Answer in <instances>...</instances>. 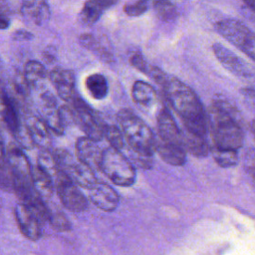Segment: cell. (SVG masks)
<instances>
[{
  "mask_svg": "<svg viewBox=\"0 0 255 255\" xmlns=\"http://www.w3.org/2000/svg\"><path fill=\"white\" fill-rule=\"evenodd\" d=\"M159 86L171 108L179 116L183 128L191 133L205 136L207 118L196 94L184 83L168 75Z\"/></svg>",
  "mask_w": 255,
  "mask_h": 255,
  "instance_id": "cell-1",
  "label": "cell"
},
{
  "mask_svg": "<svg viewBox=\"0 0 255 255\" xmlns=\"http://www.w3.org/2000/svg\"><path fill=\"white\" fill-rule=\"evenodd\" d=\"M213 147L237 151L243 144V129L238 111L223 100H216L208 111Z\"/></svg>",
  "mask_w": 255,
  "mask_h": 255,
  "instance_id": "cell-2",
  "label": "cell"
},
{
  "mask_svg": "<svg viewBox=\"0 0 255 255\" xmlns=\"http://www.w3.org/2000/svg\"><path fill=\"white\" fill-rule=\"evenodd\" d=\"M119 128L131 150L138 156L151 157L154 152L155 136L149 127L132 111L121 110L117 115Z\"/></svg>",
  "mask_w": 255,
  "mask_h": 255,
  "instance_id": "cell-3",
  "label": "cell"
},
{
  "mask_svg": "<svg viewBox=\"0 0 255 255\" xmlns=\"http://www.w3.org/2000/svg\"><path fill=\"white\" fill-rule=\"evenodd\" d=\"M6 160L12 173L13 192L20 199V203L25 204L37 193L32 182V165L25 153L17 147L9 149Z\"/></svg>",
  "mask_w": 255,
  "mask_h": 255,
  "instance_id": "cell-4",
  "label": "cell"
},
{
  "mask_svg": "<svg viewBox=\"0 0 255 255\" xmlns=\"http://www.w3.org/2000/svg\"><path fill=\"white\" fill-rule=\"evenodd\" d=\"M100 170L111 181L120 186L132 185L136 177L131 162L121 151L111 146L103 149Z\"/></svg>",
  "mask_w": 255,
  "mask_h": 255,
  "instance_id": "cell-5",
  "label": "cell"
},
{
  "mask_svg": "<svg viewBox=\"0 0 255 255\" xmlns=\"http://www.w3.org/2000/svg\"><path fill=\"white\" fill-rule=\"evenodd\" d=\"M52 153L59 170L77 186L89 190L98 182L95 171L76 159L68 150L58 148Z\"/></svg>",
  "mask_w": 255,
  "mask_h": 255,
  "instance_id": "cell-6",
  "label": "cell"
},
{
  "mask_svg": "<svg viewBox=\"0 0 255 255\" xmlns=\"http://www.w3.org/2000/svg\"><path fill=\"white\" fill-rule=\"evenodd\" d=\"M216 31L255 62V33L242 22L228 18L215 24Z\"/></svg>",
  "mask_w": 255,
  "mask_h": 255,
  "instance_id": "cell-7",
  "label": "cell"
},
{
  "mask_svg": "<svg viewBox=\"0 0 255 255\" xmlns=\"http://www.w3.org/2000/svg\"><path fill=\"white\" fill-rule=\"evenodd\" d=\"M69 104L74 114L75 125L83 130L87 137L96 141L101 140L104 137L106 124L100 116L78 96Z\"/></svg>",
  "mask_w": 255,
  "mask_h": 255,
  "instance_id": "cell-8",
  "label": "cell"
},
{
  "mask_svg": "<svg viewBox=\"0 0 255 255\" xmlns=\"http://www.w3.org/2000/svg\"><path fill=\"white\" fill-rule=\"evenodd\" d=\"M54 184L61 203L68 210L73 212H81L87 209V197L64 173L60 172L58 177L55 179Z\"/></svg>",
  "mask_w": 255,
  "mask_h": 255,
  "instance_id": "cell-9",
  "label": "cell"
},
{
  "mask_svg": "<svg viewBox=\"0 0 255 255\" xmlns=\"http://www.w3.org/2000/svg\"><path fill=\"white\" fill-rule=\"evenodd\" d=\"M157 136L155 139L167 143L182 145L181 130L176 125L174 119L172 118L169 110L167 108H162L157 115Z\"/></svg>",
  "mask_w": 255,
  "mask_h": 255,
  "instance_id": "cell-10",
  "label": "cell"
},
{
  "mask_svg": "<svg viewBox=\"0 0 255 255\" xmlns=\"http://www.w3.org/2000/svg\"><path fill=\"white\" fill-rule=\"evenodd\" d=\"M49 79L62 100L71 103L77 97L75 75L71 70L56 67L50 72Z\"/></svg>",
  "mask_w": 255,
  "mask_h": 255,
  "instance_id": "cell-11",
  "label": "cell"
},
{
  "mask_svg": "<svg viewBox=\"0 0 255 255\" xmlns=\"http://www.w3.org/2000/svg\"><path fill=\"white\" fill-rule=\"evenodd\" d=\"M87 136L79 137L75 144L77 159L91 168L92 170H100L103 149L97 143Z\"/></svg>",
  "mask_w": 255,
  "mask_h": 255,
  "instance_id": "cell-12",
  "label": "cell"
},
{
  "mask_svg": "<svg viewBox=\"0 0 255 255\" xmlns=\"http://www.w3.org/2000/svg\"><path fill=\"white\" fill-rule=\"evenodd\" d=\"M89 199L98 208L110 212L117 208L120 197L111 185L98 181L89 189Z\"/></svg>",
  "mask_w": 255,
  "mask_h": 255,
  "instance_id": "cell-13",
  "label": "cell"
},
{
  "mask_svg": "<svg viewBox=\"0 0 255 255\" xmlns=\"http://www.w3.org/2000/svg\"><path fill=\"white\" fill-rule=\"evenodd\" d=\"M14 215L22 234L30 240L41 237L40 221L36 215L24 204L18 203L14 208Z\"/></svg>",
  "mask_w": 255,
  "mask_h": 255,
  "instance_id": "cell-14",
  "label": "cell"
},
{
  "mask_svg": "<svg viewBox=\"0 0 255 255\" xmlns=\"http://www.w3.org/2000/svg\"><path fill=\"white\" fill-rule=\"evenodd\" d=\"M24 123L33 145L38 146L41 150H49L52 144V137L41 117L29 116Z\"/></svg>",
  "mask_w": 255,
  "mask_h": 255,
  "instance_id": "cell-15",
  "label": "cell"
},
{
  "mask_svg": "<svg viewBox=\"0 0 255 255\" xmlns=\"http://www.w3.org/2000/svg\"><path fill=\"white\" fill-rule=\"evenodd\" d=\"M213 52L216 56V58L219 60V62L231 73L241 76V77H246L249 74V71L242 62L240 58H238L233 52L225 48L222 44L220 43H215L212 46Z\"/></svg>",
  "mask_w": 255,
  "mask_h": 255,
  "instance_id": "cell-16",
  "label": "cell"
},
{
  "mask_svg": "<svg viewBox=\"0 0 255 255\" xmlns=\"http://www.w3.org/2000/svg\"><path fill=\"white\" fill-rule=\"evenodd\" d=\"M20 12L26 20L37 26L46 23L50 18V8L45 1H24L21 3Z\"/></svg>",
  "mask_w": 255,
  "mask_h": 255,
  "instance_id": "cell-17",
  "label": "cell"
},
{
  "mask_svg": "<svg viewBox=\"0 0 255 255\" xmlns=\"http://www.w3.org/2000/svg\"><path fill=\"white\" fill-rule=\"evenodd\" d=\"M114 4H116V1L114 0L87 1L79 14V19L85 25H93L101 18L104 11Z\"/></svg>",
  "mask_w": 255,
  "mask_h": 255,
  "instance_id": "cell-18",
  "label": "cell"
},
{
  "mask_svg": "<svg viewBox=\"0 0 255 255\" xmlns=\"http://www.w3.org/2000/svg\"><path fill=\"white\" fill-rule=\"evenodd\" d=\"M154 151L158 153L160 158L170 165H183L186 160L185 148L182 145L167 144L155 139Z\"/></svg>",
  "mask_w": 255,
  "mask_h": 255,
  "instance_id": "cell-19",
  "label": "cell"
},
{
  "mask_svg": "<svg viewBox=\"0 0 255 255\" xmlns=\"http://www.w3.org/2000/svg\"><path fill=\"white\" fill-rule=\"evenodd\" d=\"M23 78L26 86L29 89H36L47 78L46 68L40 62L30 60L25 64Z\"/></svg>",
  "mask_w": 255,
  "mask_h": 255,
  "instance_id": "cell-20",
  "label": "cell"
},
{
  "mask_svg": "<svg viewBox=\"0 0 255 255\" xmlns=\"http://www.w3.org/2000/svg\"><path fill=\"white\" fill-rule=\"evenodd\" d=\"M131 97L134 103L143 108H149L156 102L154 89L143 81H135L131 88Z\"/></svg>",
  "mask_w": 255,
  "mask_h": 255,
  "instance_id": "cell-21",
  "label": "cell"
},
{
  "mask_svg": "<svg viewBox=\"0 0 255 255\" xmlns=\"http://www.w3.org/2000/svg\"><path fill=\"white\" fill-rule=\"evenodd\" d=\"M182 142L185 150L197 157L206 156L209 152V146L205 139V136L191 133L183 128L181 130Z\"/></svg>",
  "mask_w": 255,
  "mask_h": 255,
  "instance_id": "cell-22",
  "label": "cell"
},
{
  "mask_svg": "<svg viewBox=\"0 0 255 255\" xmlns=\"http://www.w3.org/2000/svg\"><path fill=\"white\" fill-rule=\"evenodd\" d=\"M32 182L34 189L43 199L52 195L55 188L54 180L37 165L32 166Z\"/></svg>",
  "mask_w": 255,
  "mask_h": 255,
  "instance_id": "cell-23",
  "label": "cell"
},
{
  "mask_svg": "<svg viewBox=\"0 0 255 255\" xmlns=\"http://www.w3.org/2000/svg\"><path fill=\"white\" fill-rule=\"evenodd\" d=\"M86 88L90 95L96 100H103L107 97L109 86L106 78L101 74H92L86 79Z\"/></svg>",
  "mask_w": 255,
  "mask_h": 255,
  "instance_id": "cell-24",
  "label": "cell"
},
{
  "mask_svg": "<svg viewBox=\"0 0 255 255\" xmlns=\"http://www.w3.org/2000/svg\"><path fill=\"white\" fill-rule=\"evenodd\" d=\"M79 42L83 47H85L87 50L93 52L95 55H97L99 58H101L103 61L110 63L113 61L112 54L91 34H83L79 38Z\"/></svg>",
  "mask_w": 255,
  "mask_h": 255,
  "instance_id": "cell-25",
  "label": "cell"
},
{
  "mask_svg": "<svg viewBox=\"0 0 255 255\" xmlns=\"http://www.w3.org/2000/svg\"><path fill=\"white\" fill-rule=\"evenodd\" d=\"M41 170H43L45 173H47L52 179L55 181V179L60 174L59 167L56 163V160L54 158L53 153L50 150H41L37 157V164H36Z\"/></svg>",
  "mask_w": 255,
  "mask_h": 255,
  "instance_id": "cell-26",
  "label": "cell"
},
{
  "mask_svg": "<svg viewBox=\"0 0 255 255\" xmlns=\"http://www.w3.org/2000/svg\"><path fill=\"white\" fill-rule=\"evenodd\" d=\"M211 154L215 160V162L221 167H230L237 163L238 161V153L235 150H225L218 149L212 146Z\"/></svg>",
  "mask_w": 255,
  "mask_h": 255,
  "instance_id": "cell-27",
  "label": "cell"
},
{
  "mask_svg": "<svg viewBox=\"0 0 255 255\" xmlns=\"http://www.w3.org/2000/svg\"><path fill=\"white\" fill-rule=\"evenodd\" d=\"M104 136L110 142L111 147L121 151L125 146V138L124 135L117 126L113 125H106Z\"/></svg>",
  "mask_w": 255,
  "mask_h": 255,
  "instance_id": "cell-28",
  "label": "cell"
},
{
  "mask_svg": "<svg viewBox=\"0 0 255 255\" xmlns=\"http://www.w3.org/2000/svg\"><path fill=\"white\" fill-rule=\"evenodd\" d=\"M153 7L157 16L162 21L169 22L176 18V15H177L176 7L174 6L173 3L169 1H154Z\"/></svg>",
  "mask_w": 255,
  "mask_h": 255,
  "instance_id": "cell-29",
  "label": "cell"
},
{
  "mask_svg": "<svg viewBox=\"0 0 255 255\" xmlns=\"http://www.w3.org/2000/svg\"><path fill=\"white\" fill-rule=\"evenodd\" d=\"M0 188L7 192H13L12 173L6 159L0 166Z\"/></svg>",
  "mask_w": 255,
  "mask_h": 255,
  "instance_id": "cell-30",
  "label": "cell"
},
{
  "mask_svg": "<svg viewBox=\"0 0 255 255\" xmlns=\"http://www.w3.org/2000/svg\"><path fill=\"white\" fill-rule=\"evenodd\" d=\"M48 221L50 222V224L54 229L59 231H66L71 228L68 218L65 216L64 213L60 211H56V212L50 211V216Z\"/></svg>",
  "mask_w": 255,
  "mask_h": 255,
  "instance_id": "cell-31",
  "label": "cell"
},
{
  "mask_svg": "<svg viewBox=\"0 0 255 255\" xmlns=\"http://www.w3.org/2000/svg\"><path fill=\"white\" fill-rule=\"evenodd\" d=\"M147 9H148V4H147V1H144V0L128 2L124 7L125 13L131 17H137L139 15H142Z\"/></svg>",
  "mask_w": 255,
  "mask_h": 255,
  "instance_id": "cell-32",
  "label": "cell"
},
{
  "mask_svg": "<svg viewBox=\"0 0 255 255\" xmlns=\"http://www.w3.org/2000/svg\"><path fill=\"white\" fill-rule=\"evenodd\" d=\"M129 61H130V64H131L135 69H137V70H139L140 72L146 74L147 76L149 75L152 66H150V65L147 64V62L145 61V59L143 58V56H142L141 54H139V53L133 54V55L130 57Z\"/></svg>",
  "mask_w": 255,
  "mask_h": 255,
  "instance_id": "cell-33",
  "label": "cell"
},
{
  "mask_svg": "<svg viewBox=\"0 0 255 255\" xmlns=\"http://www.w3.org/2000/svg\"><path fill=\"white\" fill-rule=\"evenodd\" d=\"M58 114L63 127L66 128L68 126L75 124V118L73 111L69 105H64L58 108Z\"/></svg>",
  "mask_w": 255,
  "mask_h": 255,
  "instance_id": "cell-34",
  "label": "cell"
},
{
  "mask_svg": "<svg viewBox=\"0 0 255 255\" xmlns=\"http://www.w3.org/2000/svg\"><path fill=\"white\" fill-rule=\"evenodd\" d=\"M32 38H33V35L26 30H18V31H15L13 34V39L17 40V41L30 40Z\"/></svg>",
  "mask_w": 255,
  "mask_h": 255,
  "instance_id": "cell-35",
  "label": "cell"
},
{
  "mask_svg": "<svg viewBox=\"0 0 255 255\" xmlns=\"http://www.w3.org/2000/svg\"><path fill=\"white\" fill-rule=\"evenodd\" d=\"M246 166H247V170H248L251 178L253 179V181L255 183V155L250 156Z\"/></svg>",
  "mask_w": 255,
  "mask_h": 255,
  "instance_id": "cell-36",
  "label": "cell"
},
{
  "mask_svg": "<svg viewBox=\"0 0 255 255\" xmlns=\"http://www.w3.org/2000/svg\"><path fill=\"white\" fill-rule=\"evenodd\" d=\"M10 21L8 17L4 14H0V30H5L9 27Z\"/></svg>",
  "mask_w": 255,
  "mask_h": 255,
  "instance_id": "cell-37",
  "label": "cell"
},
{
  "mask_svg": "<svg viewBox=\"0 0 255 255\" xmlns=\"http://www.w3.org/2000/svg\"><path fill=\"white\" fill-rule=\"evenodd\" d=\"M6 159V151H5V146L4 144L0 141V166L4 163Z\"/></svg>",
  "mask_w": 255,
  "mask_h": 255,
  "instance_id": "cell-38",
  "label": "cell"
},
{
  "mask_svg": "<svg viewBox=\"0 0 255 255\" xmlns=\"http://www.w3.org/2000/svg\"><path fill=\"white\" fill-rule=\"evenodd\" d=\"M7 12H9L8 4H7V3H4V2H0V14L6 15Z\"/></svg>",
  "mask_w": 255,
  "mask_h": 255,
  "instance_id": "cell-39",
  "label": "cell"
},
{
  "mask_svg": "<svg viewBox=\"0 0 255 255\" xmlns=\"http://www.w3.org/2000/svg\"><path fill=\"white\" fill-rule=\"evenodd\" d=\"M244 3L249 7V9H251L255 13V0H247Z\"/></svg>",
  "mask_w": 255,
  "mask_h": 255,
  "instance_id": "cell-40",
  "label": "cell"
},
{
  "mask_svg": "<svg viewBox=\"0 0 255 255\" xmlns=\"http://www.w3.org/2000/svg\"><path fill=\"white\" fill-rule=\"evenodd\" d=\"M251 131L253 133V136H254V139H255V119L252 121L251 123Z\"/></svg>",
  "mask_w": 255,
  "mask_h": 255,
  "instance_id": "cell-41",
  "label": "cell"
}]
</instances>
